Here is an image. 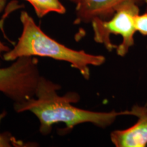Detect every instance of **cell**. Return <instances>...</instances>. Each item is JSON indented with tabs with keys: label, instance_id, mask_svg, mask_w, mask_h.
Returning a JSON list of instances; mask_svg holds the SVG:
<instances>
[{
	"label": "cell",
	"instance_id": "4",
	"mask_svg": "<svg viewBox=\"0 0 147 147\" xmlns=\"http://www.w3.org/2000/svg\"><path fill=\"white\" fill-rule=\"evenodd\" d=\"M36 57H23L10 66L0 68V93L14 104L25 102L35 95L40 77Z\"/></svg>",
	"mask_w": 147,
	"mask_h": 147
},
{
	"label": "cell",
	"instance_id": "8",
	"mask_svg": "<svg viewBox=\"0 0 147 147\" xmlns=\"http://www.w3.org/2000/svg\"><path fill=\"white\" fill-rule=\"evenodd\" d=\"M6 115L5 112L0 113V123ZM23 141L18 140L9 133H0V147L27 146Z\"/></svg>",
	"mask_w": 147,
	"mask_h": 147
},
{
	"label": "cell",
	"instance_id": "5",
	"mask_svg": "<svg viewBox=\"0 0 147 147\" xmlns=\"http://www.w3.org/2000/svg\"><path fill=\"white\" fill-rule=\"evenodd\" d=\"M132 116L138 118L134 125L125 129L115 130L110 139L117 147H144L147 145V106H134Z\"/></svg>",
	"mask_w": 147,
	"mask_h": 147
},
{
	"label": "cell",
	"instance_id": "2",
	"mask_svg": "<svg viewBox=\"0 0 147 147\" xmlns=\"http://www.w3.org/2000/svg\"><path fill=\"white\" fill-rule=\"evenodd\" d=\"M20 20L23 31L14 47L3 56L5 61H14L23 57H43L63 61L78 69L87 80L90 78V65L100 66L105 62L103 55L74 50L51 38L25 11L21 12Z\"/></svg>",
	"mask_w": 147,
	"mask_h": 147
},
{
	"label": "cell",
	"instance_id": "1",
	"mask_svg": "<svg viewBox=\"0 0 147 147\" xmlns=\"http://www.w3.org/2000/svg\"><path fill=\"white\" fill-rule=\"evenodd\" d=\"M60 88L59 84L41 76L34 96L25 102L14 104V109L17 113L30 111L34 114L39 120L40 131L44 135L50 134L53 125L59 123H65L67 129L85 123L106 128L119 116H132L131 110L95 112L78 108L71 104L78 102L79 95L69 92L61 96L57 93Z\"/></svg>",
	"mask_w": 147,
	"mask_h": 147
},
{
	"label": "cell",
	"instance_id": "10",
	"mask_svg": "<svg viewBox=\"0 0 147 147\" xmlns=\"http://www.w3.org/2000/svg\"><path fill=\"white\" fill-rule=\"evenodd\" d=\"M6 1L7 0H0V12H2L3 8H4Z\"/></svg>",
	"mask_w": 147,
	"mask_h": 147
},
{
	"label": "cell",
	"instance_id": "6",
	"mask_svg": "<svg viewBox=\"0 0 147 147\" xmlns=\"http://www.w3.org/2000/svg\"><path fill=\"white\" fill-rule=\"evenodd\" d=\"M74 3L75 24L91 23L95 19H110L127 0H69Z\"/></svg>",
	"mask_w": 147,
	"mask_h": 147
},
{
	"label": "cell",
	"instance_id": "3",
	"mask_svg": "<svg viewBox=\"0 0 147 147\" xmlns=\"http://www.w3.org/2000/svg\"><path fill=\"white\" fill-rule=\"evenodd\" d=\"M147 0H127L117 9L110 19H95L91 22L93 38L108 51L114 49L120 57H125L134 45L137 32L136 20L140 14L139 5Z\"/></svg>",
	"mask_w": 147,
	"mask_h": 147
},
{
	"label": "cell",
	"instance_id": "7",
	"mask_svg": "<svg viewBox=\"0 0 147 147\" xmlns=\"http://www.w3.org/2000/svg\"><path fill=\"white\" fill-rule=\"evenodd\" d=\"M34 8L36 15L43 18L49 13L55 12L59 14L65 13L66 9L60 0H26Z\"/></svg>",
	"mask_w": 147,
	"mask_h": 147
},
{
	"label": "cell",
	"instance_id": "9",
	"mask_svg": "<svg viewBox=\"0 0 147 147\" xmlns=\"http://www.w3.org/2000/svg\"><path fill=\"white\" fill-rule=\"evenodd\" d=\"M136 27L137 32L142 36H147V12L139 14L136 20Z\"/></svg>",
	"mask_w": 147,
	"mask_h": 147
}]
</instances>
